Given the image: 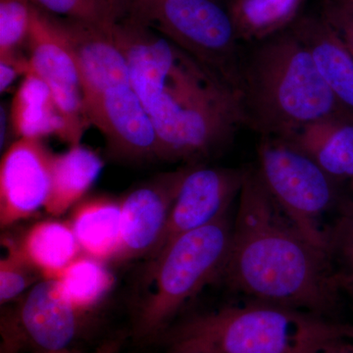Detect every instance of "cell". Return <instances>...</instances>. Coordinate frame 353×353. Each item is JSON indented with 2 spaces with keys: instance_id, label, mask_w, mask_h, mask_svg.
<instances>
[{
  "instance_id": "6da1fadb",
  "label": "cell",
  "mask_w": 353,
  "mask_h": 353,
  "mask_svg": "<svg viewBox=\"0 0 353 353\" xmlns=\"http://www.w3.org/2000/svg\"><path fill=\"white\" fill-rule=\"evenodd\" d=\"M219 278L259 301L320 313L341 289L328 253L283 212L259 171H248Z\"/></svg>"
},
{
  "instance_id": "7a4b0ae2",
  "label": "cell",
  "mask_w": 353,
  "mask_h": 353,
  "mask_svg": "<svg viewBox=\"0 0 353 353\" xmlns=\"http://www.w3.org/2000/svg\"><path fill=\"white\" fill-rule=\"evenodd\" d=\"M108 32L126 58L132 82L152 121L159 159L168 160L182 141L238 94L134 16L125 14Z\"/></svg>"
},
{
  "instance_id": "3957f363",
  "label": "cell",
  "mask_w": 353,
  "mask_h": 353,
  "mask_svg": "<svg viewBox=\"0 0 353 353\" xmlns=\"http://www.w3.org/2000/svg\"><path fill=\"white\" fill-rule=\"evenodd\" d=\"M243 125L260 137L288 138L328 118H353L324 82L292 29L259 43L241 69Z\"/></svg>"
},
{
  "instance_id": "277c9868",
  "label": "cell",
  "mask_w": 353,
  "mask_h": 353,
  "mask_svg": "<svg viewBox=\"0 0 353 353\" xmlns=\"http://www.w3.org/2000/svg\"><path fill=\"white\" fill-rule=\"evenodd\" d=\"M54 18L78 64L88 123L101 132L109 152L131 161L157 158L154 128L132 82L126 58L111 34Z\"/></svg>"
},
{
  "instance_id": "5b68a950",
  "label": "cell",
  "mask_w": 353,
  "mask_h": 353,
  "mask_svg": "<svg viewBox=\"0 0 353 353\" xmlns=\"http://www.w3.org/2000/svg\"><path fill=\"white\" fill-rule=\"evenodd\" d=\"M338 328L303 311L257 301L192 316L159 336L176 352L301 353Z\"/></svg>"
},
{
  "instance_id": "8992f818",
  "label": "cell",
  "mask_w": 353,
  "mask_h": 353,
  "mask_svg": "<svg viewBox=\"0 0 353 353\" xmlns=\"http://www.w3.org/2000/svg\"><path fill=\"white\" fill-rule=\"evenodd\" d=\"M232 228L228 212L179 236L150 260L134 324L139 339L158 338L185 303L219 277Z\"/></svg>"
},
{
  "instance_id": "52a82bcc",
  "label": "cell",
  "mask_w": 353,
  "mask_h": 353,
  "mask_svg": "<svg viewBox=\"0 0 353 353\" xmlns=\"http://www.w3.org/2000/svg\"><path fill=\"white\" fill-rule=\"evenodd\" d=\"M126 13L152 28L240 92L238 32L217 0H122Z\"/></svg>"
},
{
  "instance_id": "ba28073f",
  "label": "cell",
  "mask_w": 353,
  "mask_h": 353,
  "mask_svg": "<svg viewBox=\"0 0 353 353\" xmlns=\"http://www.w3.org/2000/svg\"><path fill=\"white\" fill-rule=\"evenodd\" d=\"M257 169L283 212L313 245L326 250L323 216L336 199L334 179L290 139L261 137Z\"/></svg>"
},
{
  "instance_id": "9c48e42d",
  "label": "cell",
  "mask_w": 353,
  "mask_h": 353,
  "mask_svg": "<svg viewBox=\"0 0 353 353\" xmlns=\"http://www.w3.org/2000/svg\"><path fill=\"white\" fill-rule=\"evenodd\" d=\"M85 316L65 299L57 280L43 279L2 313L1 353L72 350Z\"/></svg>"
},
{
  "instance_id": "30bf717a",
  "label": "cell",
  "mask_w": 353,
  "mask_h": 353,
  "mask_svg": "<svg viewBox=\"0 0 353 353\" xmlns=\"http://www.w3.org/2000/svg\"><path fill=\"white\" fill-rule=\"evenodd\" d=\"M30 68L50 88L65 124V143L80 145L90 126L73 50L57 20L34 6L27 41Z\"/></svg>"
},
{
  "instance_id": "8fae6325",
  "label": "cell",
  "mask_w": 353,
  "mask_h": 353,
  "mask_svg": "<svg viewBox=\"0 0 353 353\" xmlns=\"http://www.w3.org/2000/svg\"><path fill=\"white\" fill-rule=\"evenodd\" d=\"M246 174L243 169L192 164L172 205L163 236L150 259H154L182 234L229 212L234 199L240 196Z\"/></svg>"
},
{
  "instance_id": "7c38bea8",
  "label": "cell",
  "mask_w": 353,
  "mask_h": 353,
  "mask_svg": "<svg viewBox=\"0 0 353 353\" xmlns=\"http://www.w3.org/2000/svg\"><path fill=\"white\" fill-rule=\"evenodd\" d=\"M192 165L154 176L121 201V243L116 261L152 256L163 236L172 205Z\"/></svg>"
},
{
  "instance_id": "4fadbf2b",
  "label": "cell",
  "mask_w": 353,
  "mask_h": 353,
  "mask_svg": "<svg viewBox=\"0 0 353 353\" xmlns=\"http://www.w3.org/2000/svg\"><path fill=\"white\" fill-rule=\"evenodd\" d=\"M53 153L43 139H17L0 162V224L7 228L44 209L50 192Z\"/></svg>"
},
{
  "instance_id": "5bb4252c",
  "label": "cell",
  "mask_w": 353,
  "mask_h": 353,
  "mask_svg": "<svg viewBox=\"0 0 353 353\" xmlns=\"http://www.w3.org/2000/svg\"><path fill=\"white\" fill-rule=\"evenodd\" d=\"M290 28L307 48L334 97L353 115V57L339 34L322 15L299 18Z\"/></svg>"
},
{
  "instance_id": "9a60e30c",
  "label": "cell",
  "mask_w": 353,
  "mask_h": 353,
  "mask_svg": "<svg viewBox=\"0 0 353 353\" xmlns=\"http://www.w3.org/2000/svg\"><path fill=\"white\" fill-rule=\"evenodd\" d=\"M103 166L101 157L81 143L70 146L67 152L53 154L46 212L59 217L75 208L97 182Z\"/></svg>"
},
{
  "instance_id": "2e32d148",
  "label": "cell",
  "mask_w": 353,
  "mask_h": 353,
  "mask_svg": "<svg viewBox=\"0 0 353 353\" xmlns=\"http://www.w3.org/2000/svg\"><path fill=\"white\" fill-rule=\"evenodd\" d=\"M9 118L17 139L55 136L64 141L65 124L57 102L50 88L31 68L13 95Z\"/></svg>"
},
{
  "instance_id": "e0dca14e",
  "label": "cell",
  "mask_w": 353,
  "mask_h": 353,
  "mask_svg": "<svg viewBox=\"0 0 353 353\" xmlns=\"http://www.w3.org/2000/svg\"><path fill=\"white\" fill-rule=\"evenodd\" d=\"M290 139L336 179H353V118H328L299 130Z\"/></svg>"
},
{
  "instance_id": "ac0fdd59",
  "label": "cell",
  "mask_w": 353,
  "mask_h": 353,
  "mask_svg": "<svg viewBox=\"0 0 353 353\" xmlns=\"http://www.w3.org/2000/svg\"><path fill=\"white\" fill-rule=\"evenodd\" d=\"M121 222V201L99 196L78 203L70 224L83 254L105 262L119 252Z\"/></svg>"
},
{
  "instance_id": "d6986e66",
  "label": "cell",
  "mask_w": 353,
  "mask_h": 353,
  "mask_svg": "<svg viewBox=\"0 0 353 353\" xmlns=\"http://www.w3.org/2000/svg\"><path fill=\"white\" fill-rule=\"evenodd\" d=\"M18 245L43 279L50 280H57L83 253L71 224L55 220L36 223Z\"/></svg>"
},
{
  "instance_id": "ffe728a7",
  "label": "cell",
  "mask_w": 353,
  "mask_h": 353,
  "mask_svg": "<svg viewBox=\"0 0 353 353\" xmlns=\"http://www.w3.org/2000/svg\"><path fill=\"white\" fill-rule=\"evenodd\" d=\"M305 0H230L228 7L240 41L261 43L284 32L299 17Z\"/></svg>"
},
{
  "instance_id": "44dd1931",
  "label": "cell",
  "mask_w": 353,
  "mask_h": 353,
  "mask_svg": "<svg viewBox=\"0 0 353 353\" xmlns=\"http://www.w3.org/2000/svg\"><path fill=\"white\" fill-rule=\"evenodd\" d=\"M57 281L65 299L85 314L99 306L115 283L103 261L83 253L67 266Z\"/></svg>"
},
{
  "instance_id": "7402d4cb",
  "label": "cell",
  "mask_w": 353,
  "mask_h": 353,
  "mask_svg": "<svg viewBox=\"0 0 353 353\" xmlns=\"http://www.w3.org/2000/svg\"><path fill=\"white\" fill-rule=\"evenodd\" d=\"M50 15L108 31L126 14L122 0H31Z\"/></svg>"
},
{
  "instance_id": "603a6c76",
  "label": "cell",
  "mask_w": 353,
  "mask_h": 353,
  "mask_svg": "<svg viewBox=\"0 0 353 353\" xmlns=\"http://www.w3.org/2000/svg\"><path fill=\"white\" fill-rule=\"evenodd\" d=\"M6 254L0 260V303L19 299L43 277L12 239L2 241Z\"/></svg>"
},
{
  "instance_id": "cb8c5ba5",
  "label": "cell",
  "mask_w": 353,
  "mask_h": 353,
  "mask_svg": "<svg viewBox=\"0 0 353 353\" xmlns=\"http://www.w3.org/2000/svg\"><path fill=\"white\" fill-rule=\"evenodd\" d=\"M326 252L341 289L353 284V201L341 208L329 227Z\"/></svg>"
},
{
  "instance_id": "d4e9b609",
  "label": "cell",
  "mask_w": 353,
  "mask_h": 353,
  "mask_svg": "<svg viewBox=\"0 0 353 353\" xmlns=\"http://www.w3.org/2000/svg\"><path fill=\"white\" fill-rule=\"evenodd\" d=\"M34 7L31 0H0V57L27 46Z\"/></svg>"
},
{
  "instance_id": "484cf974",
  "label": "cell",
  "mask_w": 353,
  "mask_h": 353,
  "mask_svg": "<svg viewBox=\"0 0 353 353\" xmlns=\"http://www.w3.org/2000/svg\"><path fill=\"white\" fill-rule=\"evenodd\" d=\"M321 15L353 57V6L341 0H325Z\"/></svg>"
},
{
  "instance_id": "4316f807",
  "label": "cell",
  "mask_w": 353,
  "mask_h": 353,
  "mask_svg": "<svg viewBox=\"0 0 353 353\" xmlns=\"http://www.w3.org/2000/svg\"><path fill=\"white\" fill-rule=\"evenodd\" d=\"M30 61L23 52L0 57V92L6 94L20 77L29 72Z\"/></svg>"
},
{
  "instance_id": "83f0119b",
  "label": "cell",
  "mask_w": 353,
  "mask_h": 353,
  "mask_svg": "<svg viewBox=\"0 0 353 353\" xmlns=\"http://www.w3.org/2000/svg\"><path fill=\"white\" fill-rule=\"evenodd\" d=\"M345 326H340L336 332L320 339L301 353H353V345L343 343Z\"/></svg>"
},
{
  "instance_id": "f1b7e54d",
  "label": "cell",
  "mask_w": 353,
  "mask_h": 353,
  "mask_svg": "<svg viewBox=\"0 0 353 353\" xmlns=\"http://www.w3.org/2000/svg\"><path fill=\"white\" fill-rule=\"evenodd\" d=\"M121 345H122V339L113 338L110 340L104 341L102 345H99L94 352L92 353H118L119 352ZM57 353H82L77 352L75 350H67V352Z\"/></svg>"
},
{
  "instance_id": "f546056e",
  "label": "cell",
  "mask_w": 353,
  "mask_h": 353,
  "mask_svg": "<svg viewBox=\"0 0 353 353\" xmlns=\"http://www.w3.org/2000/svg\"><path fill=\"white\" fill-rule=\"evenodd\" d=\"M0 122H1V129H0V148L3 150L7 141V134H8V128H10V118H9V109L6 108L3 103H1L0 108Z\"/></svg>"
},
{
  "instance_id": "4dcf8cb0",
  "label": "cell",
  "mask_w": 353,
  "mask_h": 353,
  "mask_svg": "<svg viewBox=\"0 0 353 353\" xmlns=\"http://www.w3.org/2000/svg\"><path fill=\"white\" fill-rule=\"evenodd\" d=\"M345 334L347 339L353 341V326H345Z\"/></svg>"
},
{
  "instance_id": "1f68e13d",
  "label": "cell",
  "mask_w": 353,
  "mask_h": 353,
  "mask_svg": "<svg viewBox=\"0 0 353 353\" xmlns=\"http://www.w3.org/2000/svg\"><path fill=\"white\" fill-rule=\"evenodd\" d=\"M345 290H347L348 292H350V294H352V299H353V284L347 285V287L343 288Z\"/></svg>"
},
{
  "instance_id": "d6a6232c",
  "label": "cell",
  "mask_w": 353,
  "mask_h": 353,
  "mask_svg": "<svg viewBox=\"0 0 353 353\" xmlns=\"http://www.w3.org/2000/svg\"><path fill=\"white\" fill-rule=\"evenodd\" d=\"M167 353H196V352H176V350H168Z\"/></svg>"
},
{
  "instance_id": "836d02e7",
  "label": "cell",
  "mask_w": 353,
  "mask_h": 353,
  "mask_svg": "<svg viewBox=\"0 0 353 353\" xmlns=\"http://www.w3.org/2000/svg\"><path fill=\"white\" fill-rule=\"evenodd\" d=\"M341 1L347 2V3L352 4L353 6V0H341Z\"/></svg>"
},
{
  "instance_id": "e575fe53",
  "label": "cell",
  "mask_w": 353,
  "mask_h": 353,
  "mask_svg": "<svg viewBox=\"0 0 353 353\" xmlns=\"http://www.w3.org/2000/svg\"><path fill=\"white\" fill-rule=\"evenodd\" d=\"M352 180H353V179H352Z\"/></svg>"
}]
</instances>
